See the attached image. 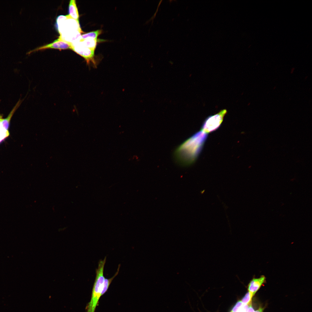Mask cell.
I'll return each instance as SVG.
<instances>
[{
	"instance_id": "9a60e30c",
	"label": "cell",
	"mask_w": 312,
	"mask_h": 312,
	"mask_svg": "<svg viewBox=\"0 0 312 312\" xmlns=\"http://www.w3.org/2000/svg\"><path fill=\"white\" fill-rule=\"evenodd\" d=\"M265 308V307H263L261 306H259L258 308L255 312H263V311Z\"/></svg>"
},
{
	"instance_id": "30bf717a",
	"label": "cell",
	"mask_w": 312,
	"mask_h": 312,
	"mask_svg": "<svg viewBox=\"0 0 312 312\" xmlns=\"http://www.w3.org/2000/svg\"><path fill=\"white\" fill-rule=\"evenodd\" d=\"M3 119V116L0 114V143L9 135V133L8 130L5 129L3 126L2 124Z\"/></svg>"
},
{
	"instance_id": "9c48e42d",
	"label": "cell",
	"mask_w": 312,
	"mask_h": 312,
	"mask_svg": "<svg viewBox=\"0 0 312 312\" xmlns=\"http://www.w3.org/2000/svg\"><path fill=\"white\" fill-rule=\"evenodd\" d=\"M79 42L82 45L95 50L97 43V39L88 38L80 40Z\"/></svg>"
},
{
	"instance_id": "5bb4252c",
	"label": "cell",
	"mask_w": 312,
	"mask_h": 312,
	"mask_svg": "<svg viewBox=\"0 0 312 312\" xmlns=\"http://www.w3.org/2000/svg\"><path fill=\"white\" fill-rule=\"evenodd\" d=\"M243 305L241 300L237 301L230 312H237Z\"/></svg>"
},
{
	"instance_id": "e0dca14e",
	"label": "cell",
	"mask_w": 312,
	"mask_h": 312,
	"mask_svg": "<svg viewBox=\"0 0 312 312\" xmlns=\"http://www.w3.org/2000/svg\"><path fill=\"white\" fill-rule=\"evenodd\" d=\"M276 86H274L273 88V89L275 90L276 89Z\"/></svg>"
},
{
	"instance_id": "8992f818",
	"label": "cell",
	"mask_w": 312,
	"mask_h": 312,
	"mask_svg": "<svg viewBox=\"0 0 312 312\" xmlns=\"http://www.w3.org/2000/svg\"><path fill=\"white\" fill-rule=\"evenodd\" d=\"M265 282L266 278L263 275L261 276L258 278H253L248 285V291L249 292L254 296Z\"/></svg>"
},
{
	"instance_id": "6da1fadb",
	"label": "cell",
	"mask_w": 312,
	"mask_h": 312,
	"mask_svg": "<svg viewBox=\"0 0 312 312\" xmlns=\"http://www.w3.org/2000/svg\"><path fill=\"white\" fill-rule=\"evenodd\" d=\"M208 134L200 130L187 139L176 149L174 157L183 166L194 163L200 153L207 138Z\"/></svg>"
},
{
	"instance_id": "7a4b0ae2",
	"label": "cell",
	"mask_w": 312,
	"mask_h": 312,
	"mask_svg": "<svg viewBox=\"0 0 312 312\" xmlns=\"http://www.w3.org/2000/svg\"><path fill=\"white\" fill-rule=\"evenodd\" d=\"M106 257L103 260H100L98 263L97 268L96 270V276L92 288L91 300L86 307L87 312H94L104 287L105 279L103 275L105 265Z\"/></svg>"
},
{
	"instance_id": "2e32d148",
	"label": "cell",
	"mask_w": 312,
	"mask_h": 312,
	"mask_svg": "<svg viewBox=\"0 0 312 312\" xmlns=\"http://www.w3.org/2000/svg\"><path fill=\"white\" fill-rule=\"evenodd\" d=\"M294 70H295V68H292L291 69V72H290V73H291V74H292V73H293V72H294Z\"/></svg>"
},
{
	"instance_id": "7c38bea8",
	"label": "cell",
	"mask_w": 312,
	"mask_h": 312,
	"mask_svg": "<svg viewBox=\"0 0 312 312\" xmlns=\"http://www.w3.org/2000/svg\"><path fill=\"white\" fill-rule=\"evenodd\" d=\"M120 266V265L119 264L116 272L113 277L109 278H105L104 284V287L101 294L102 296L107 291L112 280L118 274Z\"/></svg>"
},
{
	"instance_id": "8fae6325",
	"label": "cell",
	"mask_w": 312,
	"mask_h": 312,
	"mask_svg": "<svg viewBox=\"0 0 312 312\" xmlns=\"http://www.w3.org/2000/svg\"><path fill=\"white\" fill-rule=\"evenodd\" d=\"M101 33L102 31L101 30H98L85 33L81 35V39L80 41L88 38L96 39L98 36Z\"/></svg>"
},
{
	"instance_id": "52a82bcc",
	"label": "cell",
	"mask_w": 312,
	"mask_h": 312,
	"mask_svg": "<svg viewBox=\"0 0 312 312\" xmlns=\"http://www.w3.org/2000/svg\"><path fill=\"white\" fill-rule=\"evenodd\" d=\"M68 12V15L71 18L78 20L79 14L75 0H71L70 1Z\"/></svg>"
},
{
	"instance_id": "277c9868",
	"label": "cell",
	"mask_w": 312,
	"mask_h": 312,
	"mask_svg": "<svg viewBox=\"0 0 312 312\" xmlns=\"http://www.w3.org/2000/svg\"><path fill=\"white\" fill-rule=\"evenodd\" d=\"M73 44L72 50L84 58L88 64L92 62L96 66L94 60L95 50L84 46L79 42Z\"/></svg>"
},
{
	"instance_id": "ac0fdd59",
	"label": "cell",
	"mask_w": 312,
	"mask_h": 312,
	"mask_svg": "<svg viewBox=\"0 0 312 312\" xmlns=\"http://www.w3.org/2000/svg\"><path fill=\"white\" fill-rule=\"evenodd\" d=\"M307 77H308L307 76H306L305 78V79H307Z\"/></svg>"
},
{
	"instance_id": "4fadbf2b",
	"label": "cell",
	"mask_w": 312,
	"mask_h": 312,
	"mask_svg": "<svg viewBox=\"0 0 312 312\" xmlns=\"http://www.w3.org/2000/svg\"><path fill=\"white\" fill-rule=\"evenodd\" d=\"M253 296L248 291L241 300L243 305H247L252 302V299Z\"/></svg>"
},
{
	"instance_id": "ba28073f",
	"label": "cell",
	"mask_w": 312,
	"mask_h": 312,
	"mask_svg": "<svg viewBox=\"0 0 312 312\" xmlns=\"http://www.w3.org/2000/svg\"><path fill=\"white\" fill-rule=\"evenodd\" d=\"M22 100L19 99L14 107L8 117L5 118H3L2 124L3 127L6 130H8L9 127L10 121L11 119L15 112L21 104Z\"/></svg>"
},
{
	"instance_id": "3957f363",
	"label": "cell",
	"mask_w": 312,
	"mask_h": 312,
	"mask_svg": "<svg viewBox=\"0 0 312 312\" xmlns=\"http://www.w3.org/2000/svg\"><path fill=\"white\" fill-rule=\"evenodd\" d=\"M226 112V110L223 109L216 114L208 117L204 121L201 130L208 134L217 130L221 125Z\"/></svg>"
},
{
	"instance_id": "5b68a950",
	"label": "cell",
	"mask_w": 312,
	"mask_h": 312,
	"mask_svg": "<svg viewBox=\"0 0 312 312\" xmlns=\"http://www.w3.org/2000/svg\"><path fill=\"white\" fill-rule=\"evenodd\" d=\"M73 44L72 43L65 41L59 37L51 43L36 48L28 53V54L36 51L44 50L49 49H71L72 50Z\"/></svg>"
}]
</instances>
